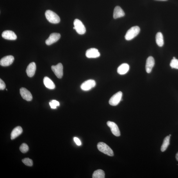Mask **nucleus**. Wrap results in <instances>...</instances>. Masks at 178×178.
Here are the masks:
<instances>
[{
  "mask_svg": "<svg viewBox=\"0 0 178 178\" xmlns=\"http://www.w3.org/2000/svg\"><path fill=\"white\" fill-rule=\"evenodd\" d=\"M45 15L48 21L51 23L58 24L60 22L59 16L51 10H47L46 11Z\"/></svg>",
  "mask_w": 178,
  "mask_h": 178,
  "instance_id": "1",
  "label": "nucleus"
},
{
  "mask_svg": "<svg viewBox=\"0 0 178 178\" xmlns=\"http://www.w3.org/2000/svg\"><path fill=\"white\" fill-rule=\"evenodd\" d=\"M140 29L138 26H136L131 27L127 31L125 36V39L130 40L136 37L140 33Z\"/></svg>",
  "mask_w": 178,
  "mask_h": 178,
  "instance_id": "2",
  "label": "nucleus"
},
{
  "mask_svg": "<svg viewBox=\"0 0 178 178\" xmlns=\"http://www.w3.org/2000/svg\"><path fill=\"white\" fill-rule=\"evenodd\" d=\"M97 147L100 152L109 156H113V152L111 148L103 142H99L98 143Z\"/></svg>",
  "mask_w": 178,
  "mask_h": 178,
  "instance_id": "3",
  "label": "nucleus"
},
{
  "mask_svg": "<svg viewBox=\"0 0 178 178\" xmlns=\"http://www.w3.org/2000/svg\"><path fill=\"white\" fill-rule=\"evenodd\" d=\"M74 25L77 32L79 35H83L85 33L86 29L83 23L79 19L75 20Z\"/></svg>",
  "mask_w": 178,
  "mask_h": 178,
  "instance_id": "4",
  "label": "nucleus"
},
{
  "mask_svg": "<svg viewBox=\"0 0 178 178\" xmlns=\"http://www.w3.org/2000/svg\"><path fill=\"white\" fill-rule=\"evenodd\" d=\"M122 96V93L119 92L113 96L109 99V103L111 106H115L120 103L121 101Z\"/></svg>",
  "mask_w": 178,
  "mask_h": 178,
  "instance_id": "5",
  "label": "nucleus"
},
{
  "mask_svg": "<svg viewBox=\"0 0 178 178\" xmlns=\"http://www.w3.org/2000/svg\"><path fill=\"white\" fill-rule=\"evenodd\" d=\"M51 69L55 75L59 79L62 78L63 76V67L61 63H59L56 65H52Z\"/></svg>",
  "mask_w": 178,
  "mask_h": 178,
  "instance_id": "6",
  "label": "nucleus"
},
{
  "mask_svg": "<svg viewBox=\"0 0 178 178\" xmlns=\"http://www.w3.org/2000/svg\"><path fill=\"white\" fill-rule=\"evenodd\" d=\"M96 82L94 80L89 79L84 82L81 86V88L84 91H88L94 87Z\"/></svg>",
  "mask_w": 178,
  "mask_h": 178,
  "instance_id": "7",
  "label": "nucleus"
},
{
  "mask_svg": "<svg viewBox=\"0 0 178 178\" xmlns=\"http://www.w3.org/2000/svg\"><path fill=\"white\" fill-rule=\"evenodd\" d=\"M14 60V57L12 56H4L0 61V65L3 67H7L12 64Z\"/></svg>",
  "mask_w": 178,
  "mask_h": 178,
  "instance_id": "8",
  "label": "nucleus"
},
{
  "mask_svg": "<svg viewBox=\"0 0 178 178\" xmlns=\"http://www.w3.org/2000/svg\"><path fill=\"white\" fill-rule=\"evenodd\" d=\"M60 34L56 33H52L50 35L48 39L46 41V44L50 45L57 41L60 38Z\"/></svg>",
  "mask_w": 178,
  "mask_h": 178,
  "instance_id": "9",
  "label": "nucleus"
},
{
  "mask_svg": "<svg viewBox=\"0 0 178 178\" xmlns=\"http://www.w3.org/2000/svg\"><path fill=\"white\" fill-rule=\"evenodd\" d=\"M107 125L110 128L111 131L113 135L116 137L120 135V131L118 125L115 123L110 121L107 122Z\"/></svg>",
  "mask_w": 178,
  "mask_h": 178,
  "instance_id": "10",
  "label": "nucleus"
},
{
  "mask_svg": "<svg viewBox=\"0 0 178 178\" xmlns=\"http://www.w3.org/2000/svg\"><path fill=\"white\" fill-rule=\"evenodd\" d=\"M20 93L23 99L27 101H31L33 99L31 93L26 88H20Z\"/></svg>",
  "mask_w": 178,
  "mask_h": 178,
  "instance_id": "11",
  "label": "nucleus"
},
{
  "mask_svg": "<svg viewBox=\"0 0 178 178\" xmlns=\"http://www.w3.org/2000/svg\"><path fill=\"white\" fill-rule=\"evenodd\" d=\"M86 56L88 58H96L100 56V52L97 49L92 48L87 50Z\"/></svg>",
  "mask_w": 178,
  "mask_h": 178,
  "instance_id": "12",
  "label": "nucleus"
},
{
  "mask_svg": "<svg viewBox=\"0 0 178 178\" xmlns=\"http://www.w3.org/2000/svg\"><path fill=\"white\" fill-rule=\"evenodd\" d=\"M2 36L5 39L9 40H15L17 36L13 31H5L2 34Z\"/></svg>",
  "mask_w": 178,
  "mask_h": 178,
  "instance_id": "13",
  "label": "nucleus"
},
{
  "mask_svg": "<svg viewBox=\"0 0 178 178\" xmlns=\"http://www.w3.org/2000/svg\"><path fill=\"white\" fill-rule=\"evenodd\" d=\"M155 64V60L153 57L150 56L147 58L145 65L146 71L148 73L151 72Z\"/></svg>",
  "mask_w": 178,
  "mask_h": 178,
  "instance_id": "14",
  "label": "nucleus"
},
{
  "mask_svg": "<svg viewBox=\"0 0 178 178\" xmlns=\"http://www.w3.org/2000/svg\"><path fill=\"white\" fill-rule=\"evenodd\" d=\"M36 70V65L35 63L32 62L29 64L27 67L26 72L29 77H32L35 75Z\"/></svg>",
  "mask_w": 178,
  "mask_h": 178,
  "instance_id": "15",
  "label": "nucleus"
},
{
  "mask_svg": "<svg viewBox=\"0 0 178 178\" xmlns=\"http://www.w3.org/2000/svg\"><path fill=\"white\" fill-rule=\"evenodd\" d=\"M125 15V13L122 8L119 6H116L114 9L113 13V17L115 19H118Z\"/></svg>",
  "mask_w": 178,
  "mask_h": 178,
  "instance_id": "16",
  "label": "nucleus"
},
{
  "mask_svg": "<svg viewBox=\"0 0 178 178\" xmlns=\"http://www.w3.org/2000/svg\"><path fill=\"white\" fill-rule=\"evenodd\" d=\"M129 69V66L127 63L122 64L118 67L117 72L119 74L122 75L126 74Z\"/></svg>",
  "mask_w": 178,
  "mask_h": 178,
  "instance_id": "17",
  "label": "nucleus"
},
{
  "mask_svg": "<svg viewBox=\"0 0 178 178\" xmlns=\"http://www.w3.org/2000/svg\"><path fill=\"white\" fill-rule=\"evenodd\" d=\"M22 132V129L20 126H17L13 130L11 134V140H13L21 134Z\"/></svg>",
  "mask_w": 178,
  "mask_h": 178,
  "instance_id": "18",
  "label": "nucleus"
},
{
  "mask_svg": "<svg viewBox=\"0 0 178 178\" xmlns=\"http://www.w3.org/2000/svg\"><path fill=\"white\" fill-rule=\"evenodd\" d=\"M43 83L47 88L50 90H52L55 88V85L54 82L47 77H44L43 79Z\"/></svg>",
  "mask_w": 178,
  "mask_h": 178,
  "instance_id": "19",
  "label": "nucleus"
},
{
  "mask_svg": "<svg viewBox=\"0 0 178 178\" xmlns=\"http://www.w3.org/2000/svg\"><path fill=\"white\" fill-rule=\"evenodd\" d=\"M156 41L157 45L159 47L163 46L164 44L163 36L160 32L157 33L156 36Z\"/></svg>",
  "mask_w": 178,
  "mask_h": 178,
  "instance_id": "20",
  "label": "nucleus"
},
{
  "mask_svg": "<svg viewBox=\"0 0 178 178\" xmlns=\"http://www.w3.org/2000/svg\"><path fill=\"white\" fill-rule=\"evenodd\" d=\"M170 137L167 136L164 139L162 145L161 147V151L162 152L165 151L167 149L168 146L170 144Z\"/></svg>",
  "mask_w": 178,
  "mask_h": 178,
  "instance_id": "21",
  "label": "nucleus"
},
{
  "mask_svg": "<svg viewBox=\"0 0 178 178\" xmlns=\"http://www.w3.org/2000/svg\"><path fill=\"white\" fill-rule=\"evenodd\" d=\"M93 178H104V171L102 170H98L94 171L92 175Z\"/></svg>",
  "mask_w": 178,
  "mask_h": 178,
  "instance_id": "22",
  "label": "nucleus"
},
{
  "mask_svg": "<svg viewBox=\"0 0 178 178\" xmlns=\"http://www.w3.org/2000/svg\"><path fill=\"white\" fill-rule=\"evenodd\" d=\"M20 152L23 153H26L28 151L29 147L26 143H24L20 146Z\"/></svg>",
  "mask_w": 178,
  "mask_h": 178,
  "instance_id": "23",
  "label": "nucleus"
},
{
  "mask_svg": "<svg viewBox=\"0 0 178 178\" xmlns=\"http://www.w3.org/2000/svg\"><path fill=\"white\" fill-rule=\"evenodd\" d=\"M170 65L172 68L178 69V60L177 59H173L171 61Z\"/></svg>",
  "mask_w": 178,
  "mask_h": 178,
  "instance_id": "24",
  "label": "nucleus"
},
{
  "mask_svg": "<svg viewBox=\"0 0 178 178\" xmlns=\"http://www.w3.org/2000/svg\"><path fill=\"white\" fill-rule=\"evenodd\" d=\"M22 162L25 165L29 166H32L33 165V161L32 160L29 158H25L22 160Z\"/></svg>",
  "mask_w": 178,
  "mask_h": 178,
  "instance_id": "25",
  "label": "nucleus"
},
{
  "mask_svg": "<svg viewBox=\"0 0 178 178\" xmlns=\"http://www.w3.org/2000/svg\"><path fill=\"white\" fill-rule=\"evenodd\" d=\"M6 85L5 83L3 81V80L0 79V89L1 90H3L5 88Z\"/></svg>",
  "mask_w": 178,
  "mask_h": 178,
  "instance_id": "26",
  "label": "nucleus"
},
{
  "mask_svg": "<svg viewBox=\"0 0 178 178\" xmlns=\"http://www.w3.org/2000/svg\"><path fill=\"white\" fill-rule=\"evenodd\" d=\"M74 140L75 143L77 145H82V143L80 140H79L78 138L77 137H74Z\"/></svg>",
  "mask_w": 178,
  "mask_h": 178,
  "instance_id": "27",
  "label": "nucleus"
},
{
  "mask_svg": "<svg viewBox=\"0 0 178 178\" xmlns=\"http://www.w3.org/2000/svg\"><path fill=\"white\" fill-rule=\"evenodd\" d=\"M51 102L56 107L60 105L58 101H56V100H52Z\"/></svg>",
  "mask_w": 178,
  "mask_h": 178,
  "instance_id": "28",
  "label": "nucleus"
},
{
  "mask_svg": "<svg viewBox=\"0 0 178 178\" xmlns=\"http://www.w3.org/2000/svg\"><path fill=\"white\" fill-rule=\"evenodd\" d=\"M49 104L50 106L51 107V108L53 109H56V106L54 104L52 103V102H50L49 103Z\"/></svg>",
  "mask_w": 178,
  "mask_h": 178,
  "instance_id": "29",
  "label": "nucleus"
},
{
  "mask_svg": "<svg viewBox=\"0 0 178 178\" xmlns=\"http://www.w3.org/2000/svg\"><path fill=\"white\" fill-rule=\"evenodd\" d=\"M176 158L177 160L178 161V152L176 155Z\"/></svg>",
  "mask_w": 178,
  "mask_h": 178,
  "instance_id": "30",
  "label": "nucleus"
},
{
  "mask_svg": "<svg viewBox=\"0 0 178 178\" xmlns=\"http://www.w3.org/2000/svg\"><path fill=\"white\" fill-rule=\"evenodd\" d=\"M158 1H166V0H158Z\"/></svg>",
  "mask_w": 178,
  "mask_h": 178,
  "instance_id": "31",
  "label": "nucleus"
},
{
  "mask_svg": "<svg viewBox=\"0 0 178 178\" xmlns=\"http://www.w3.org/2000/svg\"><path fill=\"white\" fill-rule=\"evenodd\" d=\"M175 58H175V57H173V59H175Z\"/></svg>",
  "mask_w": 178,
  "mask_h": 178,
  "instance_id": "32",
  "label": "nucleus"
},
{
  "mask_svg": "<svg viewBox=\"0 0 178 178\" xmlns=\"http://www.w3.org/2000/svg\"><path fill=\"white\" fill-rule=\"evenodd\" d=\"M169 136H170V137H171V135H170Z\"/></svg>",
  "mask_w": 178,
  "mask_h": 178,
  "instance_id": "33",
  "label": "nucleus"
}]
</instances>
